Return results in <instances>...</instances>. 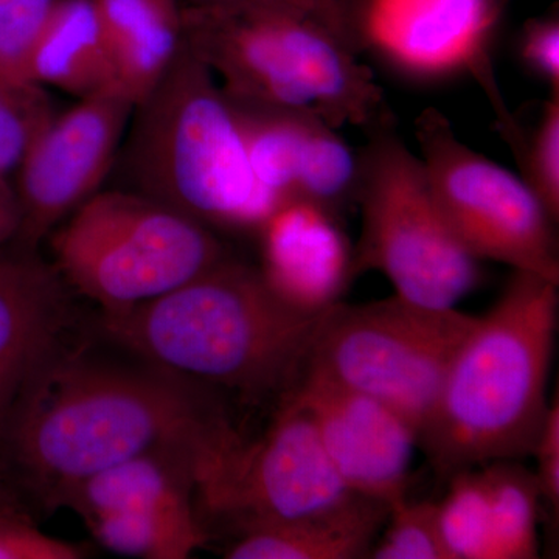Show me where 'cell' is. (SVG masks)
<instances>
[{
	"instance_id": "6da1fadb",
	"label": "cell",
	"mask_w": 559,
	"mask_h": 559,
	"mask_svg": "<svg viewBox=\"0 0 559 559\" xmlns=\"http://www.w3.org/2000/svg\"><path fill=\"white\" fill-rule=\"evenodd\" d=\"M234 433L193 382L57 347L0 423V476L60 507L81 481L138 455L179 452L200 468Z\"/></svg>"
},
{
	"instance_id": "7a4b0ae2",
	"label": "cell",
	"mask_w": 559,
	"mask_h": 559,
	"mask_svg": "<svg viewBox=\"0 0 559 559\" xmlns=\"http://www.w3.org/2000/svg\"><path fill=\"white\" fill-rule=\"evenodd\" d=\"M320 318L227 257L157 299L103 314V330L151 367L260 399L300 380Z\"/></svg>"
},
{
	"instance_id": "3957f363",
	"label": "cell",
	"mask_w": 559,
	"mask_h": 559,
	"mask_svg": "<svg viewBox=\"0 0 559 559\" xmlns=\"http://www.w3.org/2000/svg\"><path fill=\"white\" fill-rule=\"evenodd\" d=\"M558 286L514 271L463 337L418 439L439 479L532 454L550 404Z\"/></svg>"
},
{
	"instance_id": "277c9868",
	"label": "cell",
	"mask_w": 559,
	"mask_h": 559,
	"mask_svg": "<svg viewBox=\"0 0 559 559\" xmlns=\"http://www.w3.org/2000/svg\"><path fill=\"white\" fill-rule=\"evenodd\" d=\"M119 156L127 190L210 229H257L280 198L255 179L234 103L183 40L167 72L132 109Z\"/></svg>"
},
{
	"instance_id": "5b68a950",
	"label": "cell",
	"mask_w": 559,
	"mask_h": 559,
	"mask_svg": "<svg viewBox=\"0 0 559 559\" xmlns=\"http://www.w3.org/2000/svg\"><path fill=\"white\" fill-rule=\"evenodd\" d=\"M182 35L235 105L307 114L333 130L392 123L359 55L318 22L253 5L182 3Z\"/></svg>"
},
{
	"instance_id": "8992f818",
	"label": "cell",
	"mask_w": 559,
	"mask_h": 559,
	"mask_svg": "<svg viewBox=\"0 0 559 559\" xmlns=\"http://www.w3.org/2000/svg\"><path fill=\"white\" fill-rule=\"evenodd\" d=\"M55 230V271L103 314L157 299L227 259L205 224L127 189L98 191Z\"/></svg>"
},
{
	"instance_id": "52a82bcc",
	"label": "cell",
	"mask_w": 559,
	"mask_h": 559,
	"mask_svg": "<svg viewBox=\"0 0 559 559\" xmlns=\"http://www.w3.org/2000/svg\"><path fill=\"white\" fill-rule=\"evenodd\" d=\"M355 198L362 229L355 274L378 271L396 296L430 308H455L480 280L479 260L444 218L418 154L392 123L367 132Z\"/></svg>"
},
{
	"instance_id": "ba28073f",
	"label": "cell",
	"mask_w": 559,
	"mask_h": 559,
	"mask_svg": "<svg viewBox=\"0 0 559 559\" xmlns=\"http://www.w3.org/2000/svg\"><path fill=\"white\" fill-rule=\"evenodd\" d=\"M476 316L400 296L323 312L304 371L381 401L417 430Z\"/></svg>"
},
{
	"instance_id": "9c48e42d",
	"label": "cell",
	"mask_w": 559,
	"mask_h": 559,
	"mask_svg": "<svg viewBox=\"0 0 559 559\" xmlns=\"http://www.w3.org/2000/svg\"><path fill=\"white\" fill-rule=\"evenodd\" d=\"M415 135L430 189L471 255L559 285L557 221L524 178L462 142L440 110H423Z\"/></svg>"
},
{
	"instance_id": "30bf717a",
	"label": "cell",
	"mask_w": 559,
	"mask_h": 559,
	"mask_svg": "<svg viewBox=\"0 0 559 559\" xmlns=\"http://www.w3.org/2000/svg\"><path fill=\"white\" fill-rule=\"evenodd\" d=\"M197 491L210 511L238 527L310 520L336 513L353 495L320 443L314 423L290 393L261 439L235 437L198 474Z\"/></svg>"
},
{
	"instance_id": "8fae6325",
	"label": "cell",
	"mask_w": 559,
	"mask_h": 559,
	"mask_svg": "<svg viewBox=\"0 0 559 559\" xmlns=\"http://www.w3.org/2000/svg\"><path fill=\"white\" fill-rule=\"evenodd\" d=\"M134 103L120 92L81 98L55 112L33 138L11 186L20 227L9 248L35 252L116 167Z\"/></svg>"
},
{
	"instance_id": "7c38bea8",
	"label": "cell",
	"mask_w": 559,
	"mask_h": 559,
	"mask_svg": "<svg viewBox=\"0 0 559 559\" xmlns=\"http://www.w3.org/2000/svg\"><path fill=\"white\" fill-rule=\"evenodd\" d=\"M499 0H366L364 51L415 81L471 76L498 116L507 142L520 132L492 72Z\"/></svg>"
},
{
	"instance_id": "4fadbf2b",
	"label": "cell",
	"mask_w": 559,
	"mask_h": 559,
	"mask_svg": "<svg viewBox=\"0 0 559 559\" xmlns=\"http://www.w3.org/2000/svg\"><path fill=\"white\" fill-rule=\"evenodd\" d=\"M310 414L320 443L353 495L390 507L407 491L417 430L369 395L304 371L289 390Z\"/></svg>"
},
{
	"instance_id": "5bb4252c",
	"label": "cell",
	"mask_w": 559,
	"mask_h": 559,
	"mask_svg": "<svg viewBox=\"0 0 559 559\" xmlns=\"http://www.w3.org/2000/svg\"><path fill=\"white\" fill-rule=\"evenodd\" d=\"M259 231V271L280 299L312 316L340 304L355 266L352 246L330 207L308 198H286Z\"/></svg>"
},
{
	"instance_id": "9a60e30c",
	"label": "cell",
	"mask_w": 559,
	"mask_h": 559,
	"mask_svg": "<svg viewBox=\"0 0 559 559\" xmlns=\"http://www.w3.org/2000/svg\"><path fill=\"white\" fill-rule=\"evenodd\" d=\"M68 320L64 282L35 252L0 250V423L58 347Z\"/></svg>"
},
{
	"instance_id": "2e32d148",
	"label": "cell",
	"mask_w": 559,
	"mask_h": 559,
	"mask_svg": "<svg viewBox=\"0 0 559 559\" xmlns=\"http://www.w3.org/2000/svg\"><path fill=\"white\" fill-rule=\"evenodd\" d=\"M31 80L76 100L106 92L123 94L92 0L55 2L32 51Z\"/></svg>"
},
{
	"instance_id": "e0dca14e",
	"label": "cell",
	"mask_w": 559,
	"mask_h": 559,
	"mask_svg": "<svg viewBox=\"0 0 559 559\" xmlns=\"http://www.w3.org/2000/svg\"><path fill=\"white\" fill-rule=\"evenodd\" d=\"M197 460L179 452H151L95 474L70 489L60 507L84 521L114 511L197 514Z\"/></svg>"
},
{
	"instance_id": "ac0fdd59",
	"label": "cell",
	"mask_w": 559,
	"mask_h": 559,
	"mask_svg": "<svg viewBox=\"0 0 559 559\" xmlns=\"http://www.w3.org/2000/svg\"><path fill=\"white\" fill-rule=\"evenodd\" d=\"M116 64L120 90L145 97L182 47L180 0H92Z\"/></svg>"
},
{
	"instance_id": "d6986e66",
	"label": "cell",
	"mask_w": 559,
	"mask_h": 559,
	"mask_svg": "<svg viewBox=\"0 0 559 559\" xmlns=\"http://www.w3.org/2000/svg\"><path fill=\"white\" fill-rule=\"evenodd\" d=\"M389 507L359 498L310 520L261 522L240 528L229 559H356L369 557Z\"/></svg>"
},
{
	"instance_id": "ffe728a7",
	"label": "cell",
	"mask_w": 559,
	"mask_h": 559,
	"mask_svg": "<svg viewBox=\"0 0 559 559\" xmlns=\"http://www.w3.org/2000/svg\"><path fill=\"white\" fill-rule=\"evenodd\" d=\"M487 491L495 559L539 557L540 496L532 471L516 460L479 466Z\"/></svg>"
},
{
	"instance_id": "44dd1931",
	"label": "cell",
	"mask_w": 559,
	"mask_h": 559,
	"mask_svg": "<svg viewBox=\"0 0 559 559\" xmlns=\"http://www.w3.org/2000/svg\"><path fill=\"white\" fill-rule=\"evenodd\" d=\"M86 524L106 550L128 558L186 559L207 540L198 514L114 511Z\"/></svg>"
},
{
	"instance_id": "7402d4cb",
	"label": "cell",
	"mask_w": 559,
	"mask_h": 559,
	"mask_svg": "<svg viewBox=\"0 0 559 559\" xmlns=\"http://www.w3.org/2000/svg\"><path fill=\"white\" fill-rule=\"evenodd\" d=\"M448 484L450 488L439 502V524L450 559H495L479 466L460 471Z\"/></svg>"
},
{
	"instance_id": "603a6c76",
	"label": "cell",
	"mask_w": 559,
	"mask_h": 559,
	"mask_svg": "<svg viewBox=\"0 0 559 559\" xmlns=\"http://www.w3.org/2000/svg\"><path fill=\"white\" fill-rule=\"evenodd\" d=\"M336 131L322 120L311 121L294 197L308 198L330 209L355 197L359 154Z\"/></svg>"
},
{
	"instance_id": "cb8c5ba5",
	"label": "cell",
	"mask_w": 559,
	"mask_h": 559,
	"mask_svg": "<svg viewBox=\"0 0 559 559\" xmlns=\"http://www.w3.org/2000/svg\"><path fill=\"white\" fill-rule=\"evenodd\" d=\"M384 533L374 540L369 558L450 559L439 524V502L407 496L389 507Z\"/></svg>"
},
{
	"instance_id": "d4e9b609",
	"label": "cell",
	"mask_w": 559,
	"mask_h": 559,
	"mask_svg": "<svg viewBox=\"0 0 559 559\" xmlns=\"http://www.w3.org/2000/svg\"><path fill=\"white\" fill-rule=\"evenodd\" d=\"M57 112L49 92L0 76V180H13L17 165L40 128Z\"/></svg>"
},
{
	"instance_id": "484cf974",
	"label": "cell",
	"mask_w": 559,
	"mask_h": 559,
	"mask_svg": "<svg viewBox=\"0 0 559 559\" xmlns=\"http://www.w3.org/2000/svg\"><path fill=\"white\" fill-rule=\"evenodd\" d=\"M518 159L525 182L535 191L551 218L559 219V91H550L528 139L520 138Z\"/></svg>"
},
{
	"instance_id": "4316f807",
	"label": "cell",
	"mask_w": 559,
	"mask_h": 559,
	"mask_svg": "<svg viewBox=\"0 0 559 559\" xmlns=\"http://www.w3.org/2000/svg\"><path fill=\"white\" fill-rule=\"evenodd\" d=\"M57 0H0V76L31 86V58Z\"/></svg>"
},
{
	"instance_id": "83f0119b",
	"label": "cell",
	"mask_w": 559,
	"mask_h": 559,
	"mask_svg": "<svg viewBox=\"0 0 559 559\" xmlns=\"http://www.w3.org/2000/svg\"><path fill=\"white\" fill-rule=\"evenodd\" d=\"M180 3L253 5L290 11L318 22L355 53H364L362 24L366 0H180Z\"/></svg>"
},
{
	"instance_id": "f1b7e54d",
	"label": "cell",
	"mask_w": 559,
	"mask_h": 559,
	"mask_svg": "<svg viewBox=\"0 0 559 559\" xmlns=\"http://www.w3.org/2000/svg\"><path fill=\"white\" fill-rule=\"evenodd\" d=\"M90 549L40 532L20 507L0 509V559H83Z\"/></svg>"
},
{
	"instance_id": "f546056e",
	"label": "cell",
	"mask_w": 559,
	"mask_h": 559,
	"mask_svg": "<svg viewBox=\"0 0 559 559\" xmlns=\"http://www.w3.org/2000/svg\"><path fill=\"white\" fill-rule=\"evenodd\" d=\"M518 55L539 80L549 84L550 91H559V20L539 17L525 25L518 43Z\"/></svg>"
},
{
	"instance_id": "4dcf8cb0",
	"label": "cell",
	"mask_w": 559,
	"mask_h": 559,
	"mask_svg": "<svg viewBox=\"0 0 559 559\" xmlns=\"http://www.w3.org/2000/svg\"><path fill=\"white\" fill-rule=\"evenodd\" d=\"M536 460V469L532 471L540 496V506L546 507L551 516L559 514V403L558 393L547 407L546 417L538 437L533 444L532 454Z\"/></svg>"
},
{
	"instance_id": "1f68e13d",
	"label": "cell",
	"mask_w": 559,
	"mask_h": 559,
	"mask_svg": "<svg viewBox=\"0 0 559 559\" xmlns=\"http://www.w3.org/2000/svg\"><path fill=\"white\" fill-rule=\"evenodd\" d=\"M20 227V209L13 186L0 180V250L9 248Z\"/></svg>"
},
{
	"instance_id": "d6a6232c",
	"label": "cell",
	"mask_w": 559,
	"mask_h": 559,
	"mask_svg": "<svg viewBox=\"0 0 559 559\" xmlns=\"http://www.w3.org/2000/svg\"><path fill=\"white\" fill-rule=\"evenodd\" d=\"M3 507H20L17 506L16 496H14L13 489L9 487L3 477L0 476V509Z\"/></svg>"
}]
</instances>
